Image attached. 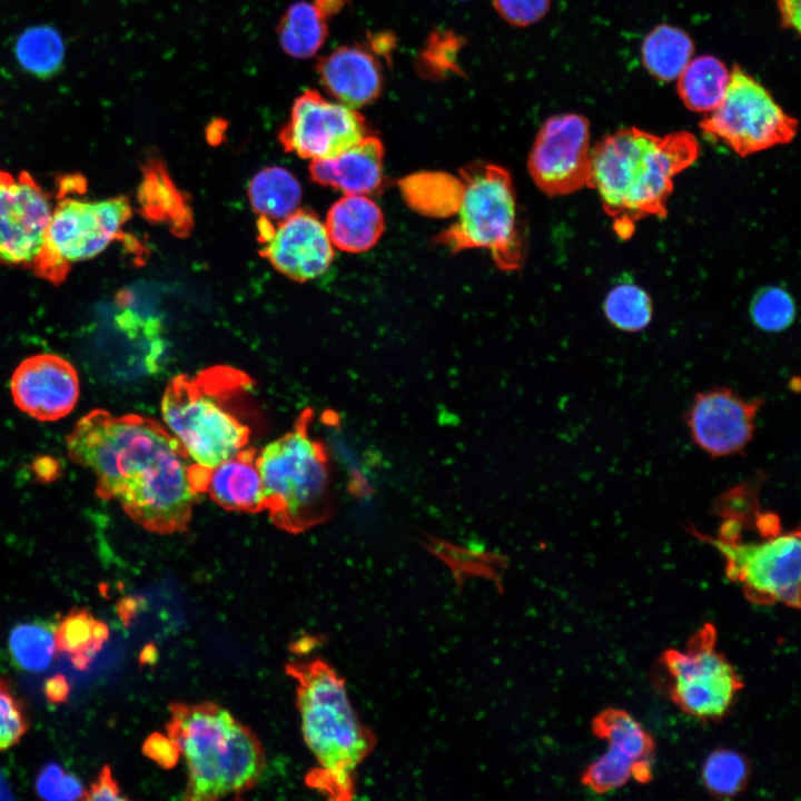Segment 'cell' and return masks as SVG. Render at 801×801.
<instances>
[{"label": "cell", "instance_id": "obj_1", "mask_svg": "<svg viewBox=\"0 0 801 801\" xmlns=\"http://www.w3.org/2000/svg\"><path fill=\"white\" fill-rule=\"evenodd\" d=\"M67 453L92 472L101 500L118 502L132 521L158 534L187 530L210 474L171 432L138 414L89 412L67 436Z\"/></svg>", "mask_w": 801, "mask_h": 801}, {"label": "cell", "instance_id": "obj_2", "mask_svg": "<svg viewBox=\"0 0 801 801\" xmlns=\"http://www.w3.org/2000/svg\"><path fill=\"white\" fill-rule=\"evenodd\" d=\"M699 155L691 132L660 137L635 127L622 128L592 148L587 187L597 191L616 235L629 239L637 220L666 216L673 178Z\"/></svg>", "mask_w": 801, "mask_h": 801}, {"label": "cell", "instance_id": "obj_3", "mask_svg": "<svg viewBox=\"0 0 801 801\" xmlns=\"http://www.w3.org/2000/svg\"><path fill=\"white\" fill-rule=\"evenodd\" d=\"M254 380L228 365L180 374L161 398L165 424L191 459L212 468L249 443Z\"/></svg>", "mask_w": 801, "mask_h": 801}, {"label": "cell", "instance_id": "obj_4", "mask_svg": "<svg viewBox=\"0 0 801 801\" xmlns=\"http://www.w3.org/2000/svg\"><path fill=\"white\" fill-rule=\"evenodd\" d=\"M304 740L318 767L306 778L312 788L336 800L350 799L355 772L374 748L373 733L360 722L345 681L325 661L290 662Z\"/></svg>", "mask_w": 801, "mask_h": 801}, {"label": "cell", "instance_id": "obj_5", "mask_svg": "<svg viewBox=\"0 0 801 801\" xmlns=\"http://www.w3.org/2000/svg\"><path fill=\"white\" fill-rule=\"evenodd\" d=\"M169 710L167 735L187 768L184 799L218 800L256 785L265 752L249 728L212 702H176Z\"/></svg>", "mask_w": 801, "mask_h": 801}, {"label": "cell", "instance_id": "obj_6", "mask_svg": "<svg viewBox=\"0 0 801 801\" xmlns=\"http://www.w3.org/2000/svg\"><path fill=\"white\" fill-rule=\"evenodd\" d=\"M314 412L304 409L294 427L258 452L265 511L278 528L303 533L333 514L329 456L312 434Z\"/></svg>", "mask_w": 801, "mask_h": 801}, {"label": "cell", "instance_id": "obj_7", "mask_svg": "<svg viewBox=\"0 0 801 801\" xmlns=\"http://www.w3.org/2000/svg\"><path fill=\"white\" fill-rule=\"evenodd\" d=\"M462 178L458 219L437 237V243L453 253L487 249L501 269L518 268L523 240L511 175L500 166L478 164L464 169Z\"/></svg>", "mask_w": 801, "mask_h": 801}, {"label": "cell", "instance_id": "obj_8", "mask_svg": "<svg viewBox=\"0 0 801 801\" xmlns=\"http://www.w3.org/2000/svg\"><path fill=\"white\" fill-rule=\"evenodd\" d=\"M711 537L692 527L690 533L714 546L724 557L729 580L741 585L745 596L758 604L800 605V531L761 535L744 542L743 528L725 525ZM759 534V533H758Z\"/></svg>", "mask_w": 801, "mask_h": 801}, {"label": "cell", "instance_id": "obj_9", "mask_svg": "<svg viewBox=\"0 0 801 801\" xmlns=\"http://www.w3.org/2000/svg\"><path fill=\"white\" fill-rule=\"evenodd\" d=\"M132 209L126 196L85 200L62 196L53 207L44 244L32 269L55 285L73 263L93 258L120 237Z\"/></svg>", "mask_w": 801, "mask_h": 801}, {"label": "cell", "instance_id": "obj_10", "mask_svg": "<svg viewBox=\"0 0 801 801\" xmlns=\"http://www.w3.org/2000/svg\"><path fill=\"white\" fill-rule=\"evenodd\" d=\"M700 128L705 136L745 157L789 144L797 135L798 121L760 82L734 66L722 101L702 119Z\"/></svg>", "mask_w": 801, "mask_h": 801}, {"label": "cell", "instance_id": "obj_11", "mask_svg": "<svg viewBox=\"0 0 801 801\" xmlns=\"http://www.w3.org/2000/svg\"><path fill=\"white\" fill-rule=\"evenodd\" d=\"M661 661L670 676L673 702L699 719L722 718L742 688L731 663L716 650V632L711 624L694 634L685 651L668 650Z\"/></svg>", "mask_w": 801, "mask_h": 801}, {"label": "cell", "instance_id": "obj_12", "mask_svg": "<svg viewBox=\"0 0 801 801\" xmlns=\"http://www.w3.org/2000/svg\"><path fill=\"white\" fill-rule=\"evenodd\" d=\"M368 135V126L356 109L309 89L294 101L278 140L286 152L314 160L335 157Z\"/></svg>", "mask_w": 801, "mask_h": 801}, {"label": "cell", "instance_id": "obj_13", "mask_svg": "<svg viewBox=\"0 0 801 801\" xmlns=\"http://www.w3.org/2000/svg\"><path fill=\"white\" fill-rule=\"evenodd\" d=\"M589 120L576 113L548 118L541 127L527 167L535 185L548 196H566L587 186L591 172Z\"/></svg>", "mask_w": 801, "mask_h": 801}, {"label": "cell", "instance_id": "obj_14", "mask_svg": "<svg viewBox=\"0 0 801 801\" xmlns=\"http://www.w3.org/2000/svg\"><path fill=\"white\" fill-rule=\"evenodd\" d=\"M53 207L27 171L0 169V265L31 268L47 236Z\"/></svg>", "mask_w": 801, "mask_h": 801}, {"label": "cell", "instance_id": "obj_15", "mask_svg": "<svg viewBox=\"0 0 801 801\" xmlns=\"http://www.w3.org/2000/svg\"><path fill=\"white\" fill-rule=\"evenodd\" d=\"M257 231L260 256L291 280L303 283L317 278L334 259V246L325 224L312 210L298 208L276 224L259 216Z\"/></svg>", "mask_w": 801, "mask_h": 801}, {"label": "cell", "instance_id": "obj_16", "mask_svg": "<svg viewBox=\"0 0 801 801\" xmlns=\"http://www.w3.org/2000/svg\"><path fill=\"white\" fill-rule=\"evenodd\" d=\"M761 398L746 399L728 387L699 393L688 414L690 435L712 457L739 454L754 435Z\"/></svg>", "mask_w": 801, "mask_h": 801}, {"label": "cell", "instance_id": "obj_17", "mask_svg": "<svg viewBox=\"0 0 801 801\" xmlns=\"http://www.w3.org/2000/svg\"><path fill=\"white\" fill-rule=\"evenodd\" d=\"M10 390L20 411L41 422H53L75 408L80 383L69 360L56 354H37L14 369Z\"/></svg>", "mask_w": 801, "mask_h": 801}, {"label": "cell", "instance_id": "obj_18", "mask_svg": "<svg viewBox=\"0 0 801 801\" xmlns=\"http://www.w3.org/2000/svg\"><path fill=\"white\" fill-rule=\"evenodd\" d=\"M319 81L338 102L358 108L380 93L383 75L378 60L360 46H342L317 63Z\"/></svg>", "mask_w": 801, "mask_h": 801}, {"label": "cell", "instance_id": "obj_19", "mask_svg": "<svg viewBox=\"0 0 801 801\" xmlns=\"http://www.w3.org/2000/svg\"><path fill=\"white\" fill-rule=\"evenodd\" d=\"M383 157L382 141L369 134L335 157L312 160L310 178L346 195L372 194L383 184Z\"/></svg>", "mask_w": 801, "mask_h": 801}, {"label": "cell", "instance_id": "obj_20", "mask_svg": "<svg viewBox=\"0 0 801 801\" xmlns=\"http://www.w3.org/2000/svg\"><path fill=\"white\" fill-rule=\"evenodd\" d=\"M141 171L137 194L140 214L150 222L167 226L176 237H188L194 227L189 198L174 182L165 162L150 157Z\"/></svg>", "mask_w": 801, "mask_h": 801}, {"label": "cell", "instance_id": "obj_21", "mask_svg": "<svg viewBox=\"0 0 801 801\" xmlns=\"http://www.w3.org/2000/svg\"><path fill=\"white\" fill-rule=\"evenodd\" d=\"M258 451L244 447L210 468L206 493L227 511L259 513L265 511Z\"/></svg>", "mask_w": 801, "mask_h": 801}, {"label": "cell", "instance_id": "obj_22", "mask_svg": "<svg viewBox=\"0 0 801 801\" xmlns=\"http://www.w3.org/2000/svg\"><path fill=\"white\" fill-rule=\"evenodd\" d=\"M325 227L333 246L348 253L370 249L384 231L380 208L365 195H346L329 208Z\"/></svg>", "mask_w": 801, "mask_h": 801}, {"label": "cell", "instance_id": "obj_23", "mask_svg": "<svg viewBox=\"0 0 801 801\" xmlns=\"http://www.w3.org/2000/svg\"><path fill=\"white\" fill-rule=\"evenodd\" d=\"M593 731L631 759L639 771V782H649L652 774L654 742L641 724L626 711L606 709L593 721Z\"/></svg>", "mask_w": 801, "mask_h": 801}, {"label": "cell", "instance_id": "obj_24", "mask_svg": "<svg viewBox=\"0 0 801 801\" xmlns=\"http://www.w3.org/2000/svg\"><path fill=\"white\" fill-rule=\"evenodd\" d=\"M13 56L20 69L41 80L61 71L66 42L61 32L47 23L24 28L13 43Z\"/></svg>", "mask_w": 801, "mask_h": 801}, {"label": "cell", "instance_id": "obj_25", "mask_svg": "<svg viewBox=\"0 0 801 801\" xmlns=\"http://www.w3.org/2000/svg\"><path fill=\"white\" fill-rule=\"evenodd\" d=\"M729 81L725 65L706 55L690 60L678 77L676 91L688 109L710 112L722 101Z\"/></svg>", "mask_w": 801, "mask_h": 801}, {"label": "cell", "instance_id": "obj_26", "mask_svg": "<svg viewBox=\"0 0 801 801\" xmlns=\"http://www.w3.org/2000/svg\"><path fill=\"white\" fill-rule=\"evenodd\" d=\"M301 195L297 178L281 167L261 169L248 186V198L253 210L271 221L283 220L296 211Z\"/></svg>", "mask_w": 801, "mask_h": 801}, {"label": "cell", "instance_id": "obj_27", "mask_svg": "<svg viewBox=\"0 0 801 801\" xmlns=\"http://www.w3.org/2000/svg\"><path fill=\"white\" fill-rule=\"evenodd\" d=\"M328 18L315 1L293 3L280 19L277 29L284 51L300 59L314 56L327 37Z\"/></svg>", "mask_w": 801, "mask_h": 801}, {"label": "cell", "instance_id": "obj_28", "mask_svg": "<svg viewBox=\"0 0 801 801\" xmlns=\"http://www.w3.org/2000/svg\"><path fill=\"white\" fill-rule=\"evenodd\" d=\"M641 52L643 65L653 77L672 81L690 62L694 44L682 29L660 24L644 38Z\"/></svg>", "mask_w": 801, "mask_h": 801}, {"label": "cell", "instance_id": "obj_29", "mask_svg": "<svg viewBox=\"0 0 801 801\" xmlns=\"http://www.w3.org/2000/svg\"><path fill=\"white\" fill-rule=\"evenodd\" d=\"M56 625L36 620L17 624L9 635V653L14 665L28 672L47 670L53 659Z\"/></svg>", "mask_w": 801, "mask_h": 801}, {"label": "cell", "instance_id": "obj_30", "mask_svg": "<svg viewBox=\"0 0 801 801\" xmlns=\"http://www.w3.org/2000/svg\"><path fill=\"white\" fill-rule=\"evenodd\" d=\"M603 310L615 328L629 333L643 330L653 315L649 294L634 283L612 287L604 299Z\"/></svg>", "mask_w": 801, "mask_h": 801}, {"label": "cell", "instance_id": "obj_31", "mask_svg": "<svg viewBox=\"0 0 801 801\" xmlns=\"http://www.w3.org/2000/svg\"><path fill=\"white\" fill-rule=\"evenodd\" d=\"M93 615L87 609H71L56 625V651L69 655L77 670H87L100 649L92 637Z\"/></svg>", "mask_w": 801, "mask_h": 801}, {"label": "cell", "instance_id": "obj_32", "mask_svg": "<svg viewBox=\"0 0 801 801\" xmlns=\"http://www.w3.org/2000/svg\"><path fill=\"white\" fill-rule=\"evenodd\" d=\"M749 774L746 759L729 749L713 751L702 768L705 788L719 797H732L741 792L748 782Z\"/></svg>", "mask_w": 801, "mask_h": 801}, {"label": "cell", "instance_id": "obj_33", "mask_svg": "<svg viewBox=\"0 0 801 801\" xmlns=\"http://www.w3.org/2000/svg\"><path fill=\"white\" fill-rule=\"evenodd\" d=\"M749 312L753 324L759 329L777 333L792 325L795 317V304L785 289L768 286L755 293Z\"/></svg>", "mask_w": 801, "mask_h": 801}, {"label": "cell", "instance_id": "obj_34", "mask_svg": "<svg viewBox=\"0 0 801 801\" xmlns=\"http://www.w3.org/2000/svg\"><path fill=\"white\" fill-rule=\"evenodd\" d=\"M631 779L639 782L635 763L619 750L607 746V751L586 769L582 782L594 792L605 793L623 787Z\"/></svg>", "mask_w": 801, "mask_h": 801}, {"label": "cell", "instance_id": "obj_35", "mask_svg": "<svg viewBox=\"0 0 801 801\" xmlns=\"http://www.w3.org/2000/svg\"><path fill=\"white\" fill-rule=\"evenodd\" d=\"M36 792L46 800H85L81 780L57 762L46 763L36 777Z\"/></svg>", "mask_w": 801, "mask_h": 801}, {"label": "cell", "instance_id": "obj_36", "mask_svg": "<svg viewBox=\"0 0 801 801\" xmlns=\"http://www.w3.org/2000/svg\"><path fill=\"white\" fill-rule=\"evenodd\" d=\"M29 721L23 704L9 683L0 679V751L17 744L26 734Z\"/></svg>", "mask_w": 801, "mask_h": 801}, {"label": "cell", "instance_id": "obj_37", "mask_svg": "<svg viewBox=\"0 0 801 801\" xmlns=\"http://www.w3.org/2000/svg\"><path fill=\"white\" fill-rule=\"evenodd\" d=\"M497 13L510 24L527 27L541 20L551 0H492Z\"/></svg>", "mask_w": 801, "mask_h": 801}, {"label": "cell", "instance_id": "obj_38", "mask_svg": "<svg viewBox=\"0 0 801 801\" xmlns=\"http://www.w3.org/2000/svg\"><path fill=\"white\" fill-rule=\"evenodd\" d=\"M142 752L146 756L164 768L174 767L180 756L172 740L168 735H162L157 732L146 739L142 745Z\"/></svg>", "mask_w": 801, "mask_h": 801}, {"label": "cell", "instance_id": "obj_39", "mask_svg": "<svg viewBox=\"0 0 801 801\" xmlns=\"http://www.w3.org/2000/svg\"><path fill=\"white\" fill-rule=\"evenodd\" d=\"M127 799L122 793L112 777L111 769L105 765L98 773L96 780L91 783L88 791H86L85 800H125Z\"/></svg>", "mask_w": 801, "mask_h": 801}, {"label": "cell", "instance_id": "obj_40", "mask_svg": "<svg viewBox=\"0 0 801 801\" xmlns=\"http://www.w3.org/2000/svg\"><path fill=\"white\" fill-rule=\"evenodd\" d=\"M46 699L51 704H61L68 701L70 684L63 674L48 678L43 684Z\"/></svg>", "mask_w": 801, "mask_h": 801}, {"label": "cell", "instance_id": "obj_41", "mask_svg": "<svg viewBox=\"0 0 801 801\" xmlns=\"http://www.w3.org/2000/svg\"><path fill=\"white\" fill-rule=\"evenodd\" d=\"M778 8L782 26L799 32L800 30V0H778Z\"/></svg>", "mask_w": 801, "mask_h": 801}, {"label": "cell", "instance_id": "obj_42", "mask_svg": "<svg viewBox=\"0 0 801 801\" xmlns=\"http://www.w3.org/2000/svg\"><path fill=\"white\" fill-rule=\"evenodd\" d=\"M137 600L126 597L119 601L117 612L125 625L129 624L137 610Z\"/></svg>", "mask_w": 801, "mask_h": 801}, {"label": "cell", "instance_id": "obj_43", "mask_svg": "<svg viewBox=\"0 0 801 801\" xmlns=\"http://www.w3.org/2000/svg\"><path fill=\"white\" fill-rule=\"evenodd\" d=\"M14 795L7 780L4 772L0 767V800H12Z\"/></svg>", "mask_w": 801, "mask_h": 801}]
</instances>
